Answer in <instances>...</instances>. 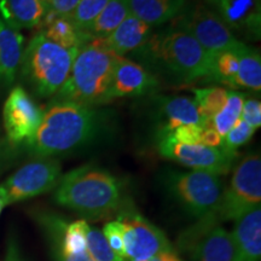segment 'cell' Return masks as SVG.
I'll return each instance as SVG.
<instances>
[{
	"label": "cell",
	"instance_id": "ffe728a7",
	"mask_svg": "<svg viewBox=\"0 0 261 261\" xmlns=\"http://www.w3.org/2000/svg\"><path fill=\"white\" fill-rule=\"evenodd\" d=\"M48 11L42 0H0V17L17 31L40 29Z\"/></svg>",
	"mask_w": 261,
	"mask_h": 261
},
{
	"label": "cell",
	"instance_id": "484cf974",
	"mask_svg": "<svg viewBox=\"0 0 261 261\" xmlns=\"http://www.w3.org/2000/svg\"><path fill=\"white\" fill-rule=\"evenodd\" d=\"M195 103L197 106L202 122L211 120L225 107L228 98V90L223 87L212 86L195 89Z\"/></svg>",
	"mask_w": 261,
	"mask_h": 261
},
{
	"label": "cell",
	"instance_id": "836d02e7",
	"mask_svg": "<svg viewBox=\"0 0 261 261\" xmlns=\"http://www.w3.org/2000/svg\"><path fill=\"white\" fill-rule=\"evenodd\" d=\"M52 253H54L55 261H93L91 259L87 250L79 253H64L57 248L51 247Z\"/></svg>",
	"mask_w": 261,
	"mask_h": 261
},
{
	"label": "cell",
	"instance_id": "7402d4cb",
	"mask_svg": "<svg viewBox=\"0 0 261 261\" xmlns=\"http://www.w3.org/2000/svg\"><path fill=\"white\" fill-rule=\"evenodd\" d=\"M40 32L55 44L68 50H80L91 41L89 35L80 31L70 17L58 16L52 11L47 12Z\"/></svg>",
	"mask_w": 261,
	"mask_h": 261
},
{
	"label": "cell",
	"instance_id": "3957f363",
	"mask_svg": "<svg viewBox=\"0 0 261 261\" xmlns=\"http://www.w3.org/2000/svg\"><path fill=\"white\" fill-rule=\"evenodd\" d=\"M54 198L84 218L100 219L121 210L122 184L106 169L85 165L62 175Z\"/></svg>",
	"mask_w": 261,
	"mask_h": 261
},
{
	"label": "cell",
	"instance_id": "83f0119b",
	"mask_svg": "<svg viewBox=\"0 0 261 261\" xmlns=\"http://www.w3.org/2000/svg\"><path fill=\"white\" fill-rule=\"evenodd\" d=\"M86 250L93 261H127L113 252L102 231L96 227L87 228Z\"/></svg>",
	"mask_w": 261,
	"mask_h": 261
},
{
	"label": "cell",
	"instance_id": "277c9868",
	"mask_svg": "<svg viewBox=\"0 0 261 261\" xmlns=\"http://www.w3.org/2000/svg\"><path fill=\"white\" fill-rule=\"evenodd\" d=\"M116 61V55L99 41H90L76 54L67 80L50 102L91 108L110 103L109 92Z\"/></svg>",
	"mask_w": 261,
	"mask_h": 261
},
{
	"label": "cell",
	"instance_id": "74e56055",
	"mask_svg": "<svg viewBox=\"0 0 261 261\" xmlns=\"http://www.w3.org/2000/svg\"><path fill=\"white\" fill-rule=\"evenodd\" d=\"M42 2H44L45 4H46V5L48 6V8H50V0H42Z\"/></svg>",
	"mask_w": 261,
	"mask_h": 261
},
{
	"label": "cell",
	"instance_id": "d590c367",
	"mask_svg": "<svg viewBox=\"0 0 261 261\" xmlns=\"http://www.w3.org/2000/svg\"><path fill=\"white\" fill-rule=\"evenodd\" d=\"M6 256H8L9 261H24L23 257H22L21 253H19V249L16 244L15 241H10L8 252H6Z\"/></svg>",
	"mask_w": 261,
	"mask_h": 261
},
{
	"label": "cell",
	"instance_id": "f35d334b",
	"mask_svg": "<svg viewBox=\"0 0 261 261\" xmlns=\"http://www.w3.org/2000/svg\"><path fill=\"white\" fill-rule=\"evenodd\" d=\"M4 261H9V259H8V256H5V259H4Z\"/></svg>",
	"mask_w": 261,
	"mask_h": 261
},
{
	"label": "cell",
	"instance_id": "d6986e66",
	"mask_svg": "<svg viewBox=\"0 0 261 261\" xmlns=\"http://www.w3.org/2000/svg\"><path fill=\"white\" fill-rule=\"evenodd\" d=\"M237 261L261 259V208H253L236 219L231 232Z\"/></svg>",
	"mask_w": 261,
	"mask_h": 261
},
{
	"label": "cell",
	"instance_id": "44dd1931",
	"mask_svg": "<svg viewBox=\"0 0 261 261\" xmlns=\"http://www.w3.org/2000/svg\"><path fill=\"white\" fill-rule=\"evenodd\" d=\"M188 4L189 0H128L130 14L152 28L172 22Z\"/></svg>",
	"mask_w": 261,
	"mask_h": 261
},
{
	"label": "cell",
	"instance_id": "8d00e7d4",
	"mask_svg": "<svg viewBox=\"0 0 261 261\" xmlns=\"http://www.w3.org/2000/svg\"><path fill=\"white\" fill-rule=\"evenodd\" d=\"M4 207H5L4 202H3L2 197H0V214H2V212H3V210H4Z\"/></svg>",
	"mask_w": 261,
	"mask_h": 261
},
{
	"label": "cell",
	"instance_id": "d4e9b609",
	"mask_svg": "<svg viewBox=\"0 0 261 261\" xmlns=\"http://www.w3.org/2000/svg\"><path fill=\"white\" fill-rule=\"evenodd\" d=\"M244 102V96L236 91H228V98L225 107L211 120H204L202 122V127L217 130L221 136V138L234 126L238 120L241 119L242 106Z\"/></svg>",
	"mask_w": 261,
	"mask_h": 261
},
{
	"label": "cell",
	"instance_id": "f1b7e54d",
	"mask_svg": "<svg viewBox=\"0 0 261 261\" xmlns=\"http://www.w3.org/2000/svg\"><path fill=\"white\" fill-rule=\"evenodd\" d=\"M108 3L109 0H80L76 9L70 16L71 21L80 31L86 33Z\"/></svg>",
	"mask_w": 261,
	"mask_h": 261
},
{
	"label": "cell",
	"instance_id": "d6a6232c",
	"mask_svg": "<svg viewBox=\"0 0 261 261\" xmlns=\"http://www.w3.org/2000/svg\"><path fill=\"white\" fill-rule=\"evenodd\" d=\"M80 0H50V11L58 16L70 17Z\"/></svg>",
	"mask_w": 261,
	"mask_h": 261
},
{
	"label": "cell",
	"instance_id": "30bf717a",
	"mask_svg": "<svg viewBox=\"0 0 261 261\" xmlns=\"http://www.w3.org/2000/svg\"><path fill=\"white\" fill-rule=\"evenodd\" d=\"M62 168L54 159H38L16 171L0 185L5 207L55 190L61 180Z\"/></svg>",
	"mask_w": 261,
	"mask_h": 261
},
{
	"label": "cell",
	"instance_id": "4316f807",
	"mask_svg": "<svg viewBox=\"0 0 261 261\" xmlns=\"http://www.w3.org/2000/svg\"><path fill=\"white\" fill-rule=\"evenodd\" d=\"M236 50H226L212 56L211 74L208 79L210 83H218L234 87V80L238 71Z\"/></svg>",
	"mask_w": 261,
	"mask_h": 261
},
{
	"label": "cell",
	"instance_id": "cb8c5ba5",
	"mask_svg": "<svg viewBox=\"0 0 261 261\" xmlns=\"http://www.w3.org/2000/svg\"><path fill=\"white\" fill-rule=\"evenodd\" d=\"M129 14L128 0H109L103 11L87 29L86 34L91 41L94 39L106 38L115 31Z\"/></svg>",
	"mask_w": 261,
	"mask_h": 261
},
{
	"label": "cell",
	"instance_id": "603a6c76",
	"mask_svg": "<svg viewBox=\"0 0 261 261\" xmlns=\"http://www.w3.org/2000/svg\"><path fill=\"white\" fill-rule=\"evenodd\" d=\"M238 57V71L234 87L260 92L261 91V56L256 48L242 44L236 50Z\"/></svg>",
	"mask_w": 261,
	"mask_h": 261
},
{
	"label": "cell",
	"instance_id": "8992f818",
	"mask_svg": "<svg viewBox=\"0 0 261 261\" xmlns=\"http://www.w3.org/2000/svg\"><path fill=\"white\" fill-rule=\"evenodd\" d=\"M162 184L190 217L197 220L215 218L224 191L220 175L203 171H167Z\"/></svg>",
	"mask_w": 261,
	"mask_h": 261
},
{
	"label": "cell",
	"instance_id": "4fadbf2b",
	"mask_svg": "<svg viewBox=\"0 0 261 261\" xmlns=\"http://www.w3.org/2000/svg\"><path fill=\"white\" fill-rule=\"evenodd\" d=\"M44 110L33 100L22 86L11 90L5 100L3 117L8 140L11 145H25L40 126Z\"/></svg>",
	"mask_w": 261,
	"mask_h": 261
},
{
	"label": "cell",
	"instance_id": "7c38bea8",
	"mask_svg": "<svg viewBox=\"0 0 261 261\" xmlns=\"http://www.w3.org/2000/svg\"><path fill=\"white\" fill-rule=\"evenodd\" d=\"M156 145L160 155L173 160L192 171L210 172L217 175L226 174L233 167L237 152L200 144H181L169 136H158Z\"/></svg>",
	"mask_w": 261,
	"mask_h": 261
},
{
	"label": "cell",
	"instance_id": "2e32d148",
	"mask_svg": "<svg viewBox=\"0 0 261 261\" xmlns=\"http://www.w3.org/2000/svg\"><path fill=\"white\" fill-rule=\"evenodd\" d=\"M155 114L159 120L158 133H168L181 125H202L197 106L191 98L160 96L155 100Z\"/></svg>",
	"mask_w": 261,
	"mask_h": 261
},
{
	"label": "cell",
	"instance_id": "1f68e13d",
	"mask_svg": "<svg viewBox=\"0 0 261 261\" xmlns=\"http://www.w3.org/2000/svg\"><path fill=\"white\" fill-rule=\"evenodd\" d=\"M241 120L247 122L254 129L260 128L261 126V103L255 98L244 99L241 113Z\"/></svg>",
	"mask_w": 261,
	"mask_h": 261
},
{
	"label": "cell",
	"instance_id": "9c48e42d",
	"mask_svg": "<svg viewBox=\"0 0 261 261\" xmlns=\"http://www.w3.org/2000/svg\"><path fill=\"white\" fill-rule=\"evenodd\" d=\"M184 261H237L231 233L215 218L198 220L178 238Z\"/></svg>",
	"mask_w": 261,
	"mask_h": 261
},
{
	"label": "cell",
	"instance_id": "7a4b0ae2",
	"mask_svg": "<svg viewBox=\"0 0 261 261\" xmlns=\"http://www.w3.org/2000/svg\"><path fill=\"white\" fill-rule=\"evenodd\" d=\"M130 57L159 80L181 85L210 79L211 55L194 38L172 25L152 33Z\"/></svg>",
	"mask_w": 261,
	"mask_h": 261
},
{
	"label": "cell",
	"instance_id": "ba28073f",
	"mask_svg": "<svg viewBox=\"0 0 261 261\" xmlns=\"http://www.w3.org/2000/svg\"><path fill=\"white\" fill-rule=\"evenodd\" d=\"M171 23L172 27L194 38L211 56L226 50H236L242 44L204 3H189Z\"/></svg>",
	"mask_w": 261,
	"mask_h": 261
},
{
	"label": "cell",
	"instance_id": "5bb4252c",
	"mask_svg": "<svg viewBox=\"0 0 261 261\" xmlns=\"http://www.w3.org/2000/svg\"><path fill=\"white\" fill-rule=\"evenodd\" d=\"M204 4L233 34L260 38L261 0H204Z\"/></svg>",
	"mask_w": 261,
	"mask_h": 261
},
{
	"label": "cell",
	"instance_id": "5b68a950",
	"mask_svg": "<svg viewBox=\"0 0 261 261\" xmlns=\"http://www.w3.org/2000/svg\"><path fill=\"white\" fill-rule=\"evenodd\" d=\"M77 52L55 44L39 31L24 47L21 80L35 96L52 98L67 80Z\"/></svg>",
	"mask_w": 261,
	"mask_h": 261
},
{
	"label": "cell",
	"instance_id": "6da1fadb",
	"mask_svg": "<svg viewBox=\"0 0 261 261\" xmlns=\"http://www.w3.org/2000/svg\"><path fill=\"white\" fill-rule=\"evenodd\" d=\"M107 126L106 113L98 108L50 102L37 133L24 146L34 158L51 159L92 144Z\"/></svg>",
	"mask_w": 261,
	"mask_h": 261
},
{
	"label": "cell",
	"instance_id": "e0dca14e",
	"mask_svg": "<svg viewBox=\"0 0 261 261\" xmlns=\"http://www.w3.org/2000/svg\"><path fill=\"white\" fill-rule=\"evenodd\" d=\"M154 32L155 28L129 14L108 37L94 40L99 41L116 56L126 57V55H130L142 47Z\"/></svg>",
	"mask_w": 261,
	"mask_h": 261
},
{
	"label": "cell",
	"instance_id": "8fae6325",
	"mask_svg": "<svg viewBox=\"0 0 261 261\" xmlns=\"http://www.w3.org/2000/svg\"><path fill=\"white\" fill-rule=\"evenodd\" d=\"M116 220L122 225L126 260L145 261L174 249L161 228L133 208L122 205Z\"/></svg>",
	"mask_w": 261,
	"mask_h": 261
},
{
	"label": "cell",
	"instance_id": "4dcf8cb0",
	"mask_svg": "<svg viewBox=\"0 0 261 261\" xmlns=\"http://www.w3.org/2000/svg\"><path fill=\"white\" fill-rule=\"evenodd\" d=\"M103 234L106 237L108 244L112 248V250L116 255L120 257L125 256V247H123V232H122V225L119 220L110 221V223L106 224L103 228Z\"/></svg>",
	"mask_w": 261,
	"mask_h": 261
},
{
	"label": "cell",
	"instance_id": "ac0fdd59",
	"mask_svg": "<svg viewBox=\"0 0 261 261\" xmlns=\"http://www.w3.org/2000/svg\"><path fill=\"white\" fill-rule=\"evenodd\" d=\"M24 52V38L0 17V87L8 89L19 74Z\"/></svg>",
	"mask_w": 261,
	"mask_h": 261
},
{
	"label": "cell",
	"instance_id": "52a82bcc",
	"mask_svg": "<svg viewBox=\"0 0 261 261\" xmlns=\"http://www.w3.org/2000/svg\"><path fill=\"white\" fill-rule=\"evenodd\" d=\"M261 202V159L256 152L244 156L234 166L227 188L215 213L218 221L236 220L260 205Z\"/></svg>",
	"mask_w": 261,
	"mask_h": 261
},
{
	"label": "cell",
	"instance_id": "9a60e30c",
	"mask_svg": "<svg viewBox=\"0 0 261 261\" xmlns=\"http://www.w3.org/2000/svg\"><path fill=\"white\" fill-rule=\"evenodd\" d=\"M160 80L143 65L130 58L117 56L109 102L119 98L150 96L158 92Z\"/></svg>",
	"mask_w": 261,
	"mask_h": 261
},
{
	"label": "cell",
	"instance_id": "f546056e",
	"mask_svg": "<svg viewBox=\"0 0 261 261\" xmlns=\"http://www.w3.org/2000/svg\"><path fill=\"white\" fill-rule=\"evenodd\" d=\"M254 133H255V129L240 119L232 128L223 137L220 146L226 151L237 152V149L249 142Z\"/></svg>",
	"mask_w": 261,
	"mask_h": 261
},
{
	"label": "cell",
	"instance_id": "e575fe53",
	"mask_svg": "<svg viewBox=\"0 0 261 261\" xmlns=\"http://www.w3.org/2000/svg\"><path fill=\"white\" fill-rule=\"evenodd\" d=\"M145 261H184V260H182V257L179 256V253H177V250L172 249V250H168V252H163L161 254H159V255H156L154 257H151V259H148Z\"/></svg>",
	"mask_w": 261,
	"mask_h": 261
}]
</instances>
